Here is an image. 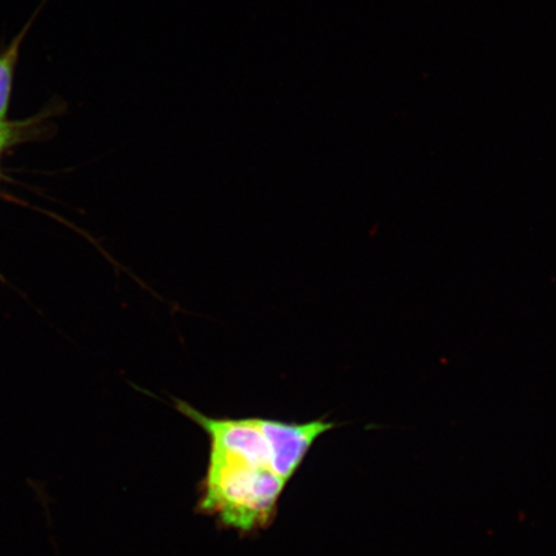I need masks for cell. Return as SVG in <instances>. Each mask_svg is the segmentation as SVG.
I'll return each mask as SVG.
<instances>
[{"label": "cell", "mask_w": 556, "mask_h": 556, "mask_svg": "<svg viewBox=\"0 0 556 556\" xmlns=\"http://www.w3.org/2000/svg\"><path fill=\"white\" fill-rule=\"evenodd\" d=\"M287 485L268 465L211 450L198 511L227 530L255 533L274 523Z\"/></svg>", "instance_id": "obj_1"}, {"label": "cell", "mask_w": 556, "mask_h": 556, "mask_svg": "<svg viewBox=\"0 0 556 556\" xmlns=\"http://www.w3.org/2000/svg\"><path fill=\"white\" fill-rule=\"evenodd\" d=\"M5 141V129L4 125H0V151H2Z\"/></svg>", "instance_id": "obj_3"}, {"label": "cell", "mask_w": 556, "mask_h": 556, "mask_svg": "<svg viewBox=\"0 0 556 556\" xmlns=\"http://www.w3.org/2000/svg\"><path fill=\"white\" fill-rule=\"evenodd\" d=\"M23 37L24 34L20 35V37L13 40V43L7 48L3 53H0V125H4L7 111H9L13 72H15Z\"/></svg>", "instance_id": "obj_2"}]
</instances>
